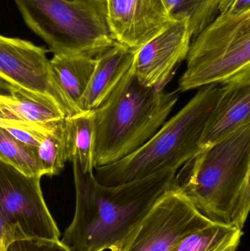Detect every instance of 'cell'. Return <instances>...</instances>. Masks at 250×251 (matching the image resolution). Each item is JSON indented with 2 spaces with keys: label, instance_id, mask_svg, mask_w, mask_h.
Wrapping results in <instances>:
<instances>
[{
  "label": "cell",
  "instance_id": "7c38bea8",
  "mask_svg": "<svg viewBox=\"0 0 250 251\" xmlns=\"http://www.w3.org/2000/svg\"><path fill=\"white\" fill-rule=\"evenodd\" d=\"M250 125V73L221 85L220 97L204 126L199 151Z\"/></svg>",
  "mask_w": 250,
  "mask_h": 251
},
{
  "label": "cell",
  "instance_id": "ffe728a7",
  "mask_svg": "<svg viewBox=\"0 0 250 251\" xmlns=\"http://www.w3.org/2000/svg\"><path fill=\"white\" fill-rule=\"evenodd\" d=\"M0 161L28 176L43 175L37 150L15 138L7 128L0 127Z\"/></svg>",
  "mask_w": 250,
  "mask_h": 251
},
{
  "label": "cell",
  "instance_id": "cb8c5ba5",
  "mask_svg": "<svg viewBox=\"0 0 250 251\" xmlns=\"http://www.w3.org/2000/svg\"><path fill=\"white\" fill-rule=\"evenodd\" d=\"M21 238H24L22 233L16 227L6 223L0 215V251H6L12 242Z\"/></svg>",
  "mask_w": 250,
  "mask_h": 251
},
{
  "label": "cell",
  "instance_id": "5b68a950",
  "mask_svg": "<svg viewBox=\"0 0 250 251\" xmlns=\"http://www.w3.org/2000/svg\"><path fill=\"white\" fill-rule=\"evenodd\" d=\"M28 27L62 55L96 57L116 42L106 0H13Z\"/></svg>",
  "mask_w": 250,
  "mask_h": 251
},
{
  "label": "cell",
  "instance_id": "6da1fadb",
  "mask_svg": "<svg viewBox=\"0 0 250 251\" xmlns=\"http://www.w3.org/2000/svg\"><path fill=\"white\" fill-rule=\"evenodd\" d=\"M74 218L60 241L70 251H104L117 247L157 201L176 184L168 169L117 185L100 184L92 172L73 162Z\"/></svg>",
  "mask_w": 250,
  "mask_h": 251
},
{
  "label": "cell",
  "instance_id": "2e32d148",
  "mask_svg": "<svg viewBox=\"0 0 250 251\" xmlns=\"http://www.w3.org/2000/svg\"><path fill=\"white\" fill-rule=\"evenodd\" d=\"M50 64L57 83L77 107L95 69L96 57L54 54Z\"/></svg>",
  "mask_w": 250,
  "mask_h": 251
},
{
  "label": "cell",
  "instance_id": "52a82bcc",
  "mask_svg": "<svg viewBox=\"0 0 250 251\" xmlns=\"http://www.w3.org/2000/svg\"><path fill=\"white\" fill-rule=\"evenodd\" d=\"M211 223L175 184L110 251H172L185 236Z\"/></svg>",
  "mask_w": 250,
  "mask_h": 251
},
{
  "label": "cell",
  "instance_id": "30bf717a",
  "mask_svg": "<svg viewBox=\"0 0 250 251\" xmlns=\"http://www.w3.org/2000/svg\"><path fill=\"white\" fill-rule=\"evenodd\" d=\"M191 41L189 21H173L135 51L134 75L145 86L164 89L176 68L186 58Z\"/></svg>",
  "mask_w": 250,
  "mask_h": 251
},
{
  "label": "cell",
  "instance_id": "9a60e30c",
  "mask_svg": "<svg viewBox=\"0 0 250 251\" xmlns=\"http://www.w3.org/2000/svg\"><path fill=\"white\" fill-rule=\"evenodd\" d=\"M68 161L76 162L84 173L94 171L95 125L93 111L81 112L64 119Z\"/></svg>",
  "mask_w": 250,
  "mask_h": 251
},
{
  "label": "cell",
  "instance_id": "e0dca14e",
  "mask_svg": "<svg viewBox=\"0 0 250 251\" xmlns=\"http://www.w3.org/2000/svg\"><path fill=\"white\" fill-rule=\"evenodd\" d=\"M242 229L211 223L187 234L172 251H236Z\"/></svg>",
  "mask_w": 250,
  "mask_h": 251
},
{
  "label": "cell",
  "instance_id": "8fae6325",
  "mask_svg": "<svg viewBox=\"0 0 250 251\" xmlns=\"http://www.w3.org/2000/svg\"><path fill=\"white\" fill-rule=\"evenodd\" d=\"M117 42L137 51L172 22L162 0H106Z\"/></svg>",
  "mask_w": 250,
  "mask_h": 251
},
{
  "label": "cell",
  "instance_id": "7a4b0ae2",
  "mask_svg": "<svg viewBox=\"0 0 250 251\" xmlns=\"http://www.w3.org/2000/svg\"><path fill=\"white\" fill-rule=\"evenodd\" d=\"M176 184L211 222L243 229L250 209V125L199 151Z\"/></svg>",
  "mask_w": 250,
  "mask_h": 251
},
{
  "label": "cell",
  "instance_id": "5bb4252c",
  "mask_svg": "<svg viewBox=\"0 0 250 251\" xmlns=\"http://www.w3.org/2000/svg\"><path fill=\"white\" fill-rule=\"evenodd\" d=\"M64 118L49 101L0 79V119L51 125Z\"/></svg>",
  "mask_w": 250,
  "mask_h": 251
},
{
  "label": "cell",
  "instance_id": "7402d4cb",
  "mask_svg": "<svg viewBox=\"0 0 250 251\" xmlns=\"http://www.w3.org/2000/svg\"><path fill=\"white\" fill-rule=\"evenodd\" d=\"M52 127L48 129L44 130L17 129V128H7V130L15 138L24 143L26 146L37 150L47 133L52 128Z\"/></svg>",
  "mask_w": 250,
  "mask_h": 251
},
{
  "label": "cell",
  "instance_id": "603a6c76",
  "mask_svg": "<svg viewBox=\"0 0 250 251\" xmlns=\"http://www.w3.org/2000/svg\"><path fill=\"white\" fill-rule=\"evenodd\" d=\"M221 15L237 16L250 12V0H218Z\"/></svg>",
  "mask_w": 250,
  "mask_h": 251
},
{
  "label": "cell",
  "instance_id": "ba28073f",
  "mask_svg": "<svg viewBox=\"0 0 250 251\" xmlns=\"http://www.w3.org/2000/svg\"><path fill=\"white\" fill-rule=\"evenodd\" d=\"M48 51L31 41L0 35V79L47 100L65 117L81 113L57 83Z\"/></svg>",
  "mask_w": 250,
  "mask_h": 251
},
{
  "label": "cell",
  "instance_id": "44dd1931",
  "mask_svg": "<svg viewBox=\"0 0 250 251\" xmlns=\"http://www.w3.org/2000/svg\"><path fill=\"white\" fill-rule=\"evenodd\" d=\"M6 251H70L60 240L24 237L12 242Z\"/></svg>",
  "mask_w": 250,
  "mask_h": 251
},
{
  "label": "cell",
  "instance_id": "ac0fdd59",
  "mask_svg": "<svg viewBox=\"0 0 250 251\" xmlns=\"http://www.w3.org/2000/svg\"><path fill=\"white\" fill-rule=\"evenodd\" d=\"M162 1L173 21H189L192 40L216 19L219 12L218 0Z\"/></svg>",
  "mask_w": 250,
  "mask_h": 251
},
{
  "label": "cell",
  "instance_id": "9c48e42d",
  "mask_svg": "<svg viewBox=\"0 0 250 251\" xmlns=\"http://www.w3.org/2000/svg\"><path fill=\"white\" fill-rule=\"evenodd\" d=\"M41 180L0 161V215L24 237L58 240L60 232L44 200Z\"/></svg>",
  "mask_w": 250,
  "mask_h": 251
},
{
  "label": "cell",
  "instance_id": "3957f363",
  "mask_svg": "<svg viewBox=\"0 0 250 251\" xmlns=\"http://www.w3.org/2000/svg\"><path fill=\"white\" fill-rule=\"evenodd\" d=\"M178 100L176 91L142 85L131 68L93 110L95 168L114 163L142 147L165 123Z\"/></svg>",
  "mask_w": 250,
  "mask_h": 251
},
{
  "label": "cell",
  "instance_id": "d4e9b609",
  "mask_svg": "<svg viewBox=\"0 0 250 251\" xmlns=\"http://www.w3.org/2000/svg\"><path fill=\"white\" fill-rule=\"evenodd\" d=\"M0 127L4 128H17V129L39 130L42 128V125L0 119Z\"/></svg>",
  "mask_w": 250,
  "mask_h": 251
},
{
  "label": "cell",
  "instance_id": "4fadbf2b",
  "mask_svg": "<svg viewBox=\"0 0 250 251\" xmlns=\"http://www.w3.org/2000/svg\"><path fill=\"white\" fill-rule=\"evenodd\" d=\"M135 51L116 41L96 57L88 87L77 104L81 112L93 111L110 96L133 64Z\"/></svg>",
  "mask_w": 250,
  "mask_h": 251
},
{
  "label": "cell",
  "instance_id": "277c9868",
  "mask_svg": "<svg viewBox=\"0 0 250 251\" xmlns=\"http://www.w3.org/2000/svg\"><path fill=\"white\" fill-rule=\"evenodd\" d=\"M220 91L221 85L217 84L201 88L142 147L114 163L95 168L97 181L103 185H117L159 171H178L199 151L204 126Z\"/></svg>",
  "mask_w": 250,
  "mask_h": 251
},
{
  "label": "cell",
  "instance_id": "d6986e66",
  "mask_svg": "<svg viewBox=\"0 0 250 251\" xmlns=\"http://www.w3.org/2000/svg\"><path fill=\"white\" fill-rule=\"evenodd\" d=\"M64 119L55 124L37 149L43 176L59 175L68 161Z\"/></svg>",
  "mask_w": 250,
  "mask_h": 251
},
{
  "label": "cell",
  "instance_id": "8992f818",
  "mask_svg": "<svg viewBox=\"0 0 250 251\" xmlns=\"http://www.w3.org/2000/svg\"><path fill=\"white\" fill-rule=\"evenodd\" d=\"M192 41L186 70L179 79L182 92L223 85L250 73V12L220 14Z\"/></svg>",
  "mask_w": 250,
  "mask_h": 251
}]
</instances>
